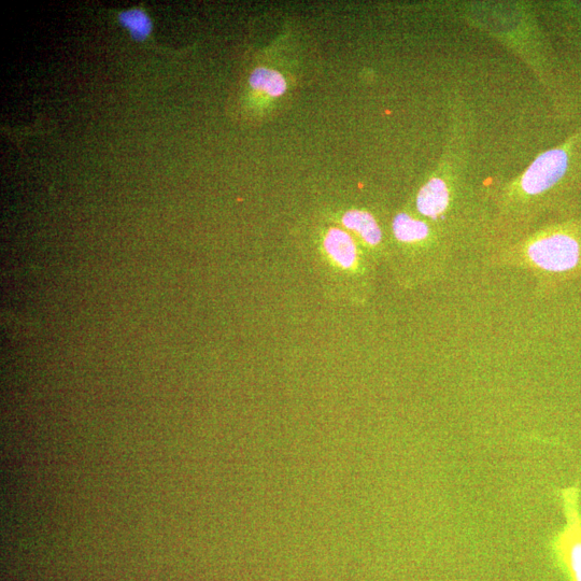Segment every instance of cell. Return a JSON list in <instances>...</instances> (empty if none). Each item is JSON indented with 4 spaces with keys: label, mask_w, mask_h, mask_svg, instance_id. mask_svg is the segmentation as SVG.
I'll return each mask as SVG.
<instances>
[{
    "label": "cell",
    "mask_w": 581,
    "mask_h": 581,
    "mask_svg": "<svg viewBox=\"0 0 581 581\" xmlns=\"http://www.w3.org/2000/svg\"><path fill=\"white\" fill-rule=\"evenodd\" d=\"M578 494L576 487L562 491L566 522L551 543L555 559L570 581H581V514Z\"/></svg>",
    "instance_id": "obj_3"
},
{
    "label": "cell",
    "mask_w": 581,
    "mask_h": 581,
    "mask_svg": "<svg viewBox=\"0 0 581 581\" xmlns=\"http://www.w3.org/2000/svg\"><path fill=\"white\" fill-rule=\"evenodd\" d=\"M324 250L332 264L344 272L359 269V250L350 235L339 229H331L324 238Z\"/></svg>",
    "instance_id": "obj_5"
},
{
    "label": "cell",
    "mask_w": 581,
    "mask_h": 581,
    "mask_svg": "<svg viewBox=\"0 0 581 581\" xmlns=\"http://www.w3.org/2000/svg\"><path fill=\"white\" fill-rule=\"evenodd\" d=\"M251 88L269 97H279L287 91V81L276 70L260 67L253 70L249 78Z\"/></svg>",
    "instance_id": "obj_8"
},
{
    "label": "cell",
    "mask_w": 581,
    "mask_h": 581,
    "mask_svg": "<svg viewBox=\"0 0 581 581\" xmlns=\"http://www.w3.org/2000/svg\"><path fill=\"white\" fill-rule=\"evenodd\" d=\"M453 204L455 193L441 177H433L425 183L416 198L419 215L432 222L447 220Z\"/></svg>",
    "instance_id": "obj_4"
},
{
    "label": "cell",
    "mask_w": 581,
    "mask_h": 581,
    "mask_svg": "<svg viewBox=\"0 0 581 581\" xmlns=\"http://www.w3.org/2000/svg\"><path fill=\"white\" fill-rule=\"evenodd\" d=\"M569 167V157L563 149L540 155L507 191L503 204L507 218L520 220L532 215L534 204L541 200L563 178Z\"/></svg>",
    "instance_id": "obj_2"
},
{
    "label": "cell",
    "mask_w": 581,
    "mask_h": 581,
    "mask_svg": "<svg viewBox=\"0 0 581 581\" xmlns=\"http://www.w3.org/2000/svg\"><path fill=\"white\" fill-rule=\"evenodd\" d=\"M393 236L400 245L430 242L438 239L430 221L401 212L392 223Z\"/></svg>",
    "instance_id": "obj_6"
},
{
    "label": "cell",
    "mask_w": 581,
    "mask_h": 581,
    "mask_svg": "<svg viewBox=\"0 0 581 581\" xmlns=\"http://www.w3.org/2000/svg\"><path fill=\"white\" fill-rule=\"evenodd\" d=\"M346 229L358 234L363 242L374 249H379L382 244V231L376 219L370 212L351 210L343 217Z\"/></svg>",
    "instance_id": "obj_7"
},
{
    "label": "cell",
    "mask_w": 581,
    "mask_h": 581,
    "mask_svg": "<svg viewBox=\"0 0 581 581\" xmlns=\"http://www.w3.org/2000/svg\"><path fill=\"white\" fill-rule=\"evenodd\" d=\"M119 23L136 41H145L153 31V22L146 10L132 8L119 12Z\"/></svg>",
    "instance_id": "obj_9"
},
{
    "label": "cell",
    "mask_w": 581,
    "mask_h": 581,
    "mask_svg": "<svg viewBox=\"0 0 581 581\" xmlns=\"http://www.w3.org/2000/svg\"><path fill=\"white\" fill-rule=\"evenodd\" d=\"M490 262L526 269L542 287H550L556 280L581 274V243L568 232L543 230L499 247Z\"/></svg>",
    "instance_id": "obj_1"
}]
</instances>
